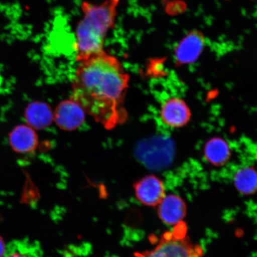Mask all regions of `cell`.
<instances>
[{"mask_svg": "<svg viewBox=\"0 0 257 257\" xmlns=\"http://www.w3.org/2000/svg\"><path fill=\"white\" fill-rule=\"evenodd\" d=\"M3 257H38L33 244L26 239L14 240L6 245Z\"/></svg>", "mask_w": 257, "mask_h": 257, "instance_id": "5bb4252c", "label": "cell"}, {"mask_svg": "<svg viewBox=\"0 0 257 257\" xmlns=\"http://www.w3.org/2000/svg\"><path fill=\"white\" fill-rule=\"evenodd\" d=\"M233 184L237 191L249 196L257 192V170L253 166H244L237 170L233 176Z\"/></svg>", "mask_w": 257, "mask_h": 257, "instance_id": "4fadbf2b", "label": "cell"}, {"mask_svg": "<svg viewBox=\"0 0 257 257\" xmlns=\"http://www.w3.org/2000/svg\"><path fill=\"white\" fill-rule=\"evenodd\" d=\"M144 148L142 159L152 168L159 169L165 168L170 165L174 156V147L172 141L164 138L153 140Z\"/></svg>", "mask_w": 257, "mask_h": 257, "instance_id": "8992f818", "label": "cell"}, {"mask_svg": "<svg viewBox=\"0 0 257 257\" xmlns=\"http://www.w3.org/2000/svg\"><path fill=\"white\" fill-rule=\"evenodd\" d=\"M161 120L167 126L179 128L189 123L191 111L186 102L178 96H172L163 102L160 111Z\"/></svg>", "mask_w": 257, "mask_h": 257, "instance_id": "277c9868", "label": "cell"}, {"mask_svg": "<svg viewBox=\"0 0 257 257\" xmlns=\"http://www.w3.org/2000/svg\"><path fill=\"white\" fill-rule=\"evenodd\" d=\"M206 162L214 167H222L229 162L232 157V149L223 138L215 137L208 140L203 149Z\"/></svg>", "mask_w": 257, "mask_h": 257, "instance_id": "30bf717a", "label": "cell"}, {"mask_svg": "<svg viewBox=\"0 0 257 257\" xmlns=\"http://www.w3.org/2000/svg\"><path fill=\"white\" fill-rule=\"evenodd\" d=\"M26 118L29 126L34 128H44L49 126L54 120V114L46 104L35 102L28 106Z\"/></svg>", "mask_w": 257, "mask_h": 257, "instance_id": "7c38bea8", "label": "cell"}, {"mask_svg": "<svg viewBox=\"0 0 257 257\" xmlns=\"http://www.w3.org/2000/svg\"><path fill=\"white\" fill-rule=\"evenodd\" d=\"M185 202L175 194L166 195L158 205V215L164 223L175 226L183 221L186 214Z\"/></svg>", "mask_w": 257, "mask_h": 257, "instance_id": "9c48e42d", "label": "cell"}, {"mask_svg": "<svg viewBox=\"0 0 257 257\" xmlns=\"http://www.w3.org/2000/svg\"><path fill=\"white\" fill-rule=\"evenodd\" d=\"M204 44V37L200 32H189L176 48V63L181 66L195 62L202 52Z\"/></svg>", "mask_w": 257, "mask_h": 257, "instance_id": "ba28073f", "label": "cell"}, {"mask_svg": "<svg viewBox=\"0 0 257 257\" xmlns=\"http://www.w3.org/2000/svg\"><path fill=\"white\" fill-rule=\"evenodd\" d=\"M138 201L148 207H158L165 198V189L162 180L155 175H149L134 185Z\"/></svg>", "mask_w": 257, "mask_h": 257, "instance_id": "5b68a950", "label": "cell"}, {"mask_svg": "<svg viewBox=\"0 0 257 257\" xmlns=\"http://www.w3.org/2000/svg\"><path fill=\"white\" fill-rule=\"evenodd\" d=\"M6 249V245L4 239L0 236V257L4 256Z\"/></svg>", "mask_w": 257, "mask_h": 257, "instance_id": "9a60e30c", "label": "cell"}, {"mask_svg": "<svg viewBox=\"0 0 257 257\" xmlns=\"http://www.w3.org/2000/svg\"><path fill=\"white\" fill-rule=\"evenodd\" d=\"M184 221L177 224L171 231L164 233L154 248L134 253L135 257H203L200 244L195 243L187 234Z\"/></svg>", "mask_w": 257, "mask_h": 257, "instance_id": "3957f363", "label": "cell"}, {"mask_svg": "<svg viewBox=\"0 0 257 257\" xmlns=\"http://www.w3.org/2000/svg\"><path fill=\"white\" fill-rule=\"evenodd\" d=\"M121 0H105L101 4L83 2V16L75 31L76 61L104 51L106 38L114 28Z\"/></svg>", "mask_w": 257, "mask_h": 257, "instance_id": "7a4b0ae2", "label": "cell"}, {"mask_svg": "<svg viewBox=\"0 0 257 257\" xmlns=\"http://www.w3.org/2000/svg\"><path fill=\"white\" fill-rule=\"evenodd\" d=\"M76 63L72 100L106 130L124 124L128 118L124 101L130 76L120 61L104 50Z\"/></svg>", "mask_w": 257, "mask_h": 257, "instance_id": "6da1fadb", "label": "cell"}, {"mask_svg": "<svg viewBox=\"0 0 257 257\" xmlns=\"http://www.w3.org/2000/svg\"><path fill=\"white\" fill-rule=\"evenodd\" d=\"M85 112L71 98L61 102L53 112L54 120L57 126L64 131L77 130L83 123Z\"/></svg>", "mask_w": 257, "mask_h": 257, "instance_id": "52a82bcc", "label": "cell"}, {"mask_svg": "<svg viewBox=\"0 0 257 257\" xmlns=\"http://www.w3.org/2000/svg\"><path fill=\"white\" fill-rule=\"evenodd\" d=\"M38 136L29 125H19L10 134V144L16 152L28 153L33 152L37 147Z\"/></svg>", "mask_w": 257, "mask_h": 257, "instance_id": "8fae6325", "label": "cell"}]
</instances>
